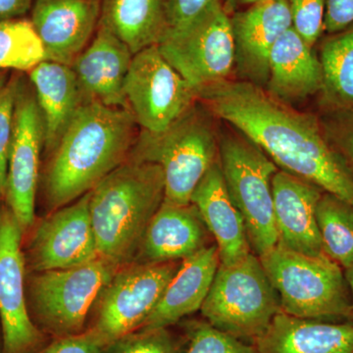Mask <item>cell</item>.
<instances>
[{"label":"cell","mask_w":353,"mask_h":353,"mask_svg":"<svg viewBox=\"0 0 353 353\" xmlns=\"http://www.w3.org/2000/svg\"><path fill=\"white\" fill-rule=\"evenodd\" d=\"M199 101L261 148L281 170L314 183L353 208V175L330 145L320 119L245 81L197 90Z\"/></svg>","instance_id":"1"},{"label":"cell","mask_w":353,"mask_h":353,"mask_svg":"<svg viewBox=\"0 0 353 353\" xmlns=\"http://www.w3.org/2000/svg\"><path fill=\"white\" fill-rule=\"evenodd\" d=\"M137 126L129 109L85 102L51 153L44 173L50 208H64L80 199L124 163L138 136Z\"/></svg>","instance_id":"2"},{"label":"cell","mask_w":353,"mask_h":353,"mask_svg":"<svg viewBox=\"0 0 353 353\" xmlns=\"http://www.w3.org/2000/svg\"><path fill=\"white\" fill-rule=\"evenodd\" d=\"M165 197L159 165L127 159L90 190V212L99 257L131 264Z\"/></svg>","instance_id":"3"},{"label":"cell","mask_w":353,"mask_h":353,"mask_svg":"<svg viewBox=\"0 0 353 353\" xmlns=\"http://www.w3.org/2000/svg\"><path fill=\"white\" fill-rule=\"evenodd\" d=\"M212 115L199 101L164 131L141 130L128 159L159 165L164 174V201L192 203L206 172L219 159V136Z\"/></svg>","instance_id":"4"},{"label":"cell","mask_w":353,"mask_h":353,"mask_svg":"<svg viewBox=\"0 0 353 353\" xmlns=\"http://www.w3.org/2000/svg\"><path fill=\"white\" fill-rule=\"evenodd\" d=\"M259 259L283 312L303 319H353L345 270L326 254L311 256L278 243Z\"/></svg>","instance_id":"5"},{"label":"cell","mask_w":353,"mask_h":353,"mask_svg":"<svg viewBox=\"0 0 353 353\" xmlns=\"http://www.w3.org/2000/svg\"><path fill=\"white\" fill-rule=\"evenodd\" d=\"M201 311L214 328L254 343L282 309L259 257L250 252L234 263H220Z\"/></svg>","instance_id":"6"},{"label":"cell","mask_w":353,"mask_h":353,"mask_svg":"<svg viewBox=\"0 0 353 353\" xmlns=\"http://www.w3.org/2000/svg\"><path fill=\"white\" fill-rule=\"evenodd\" d=\"M219 163L230 197L245 222L252 252L261 256L279 243L272 192L277 165L241 134L219 137Z\"/></svg>","instance_id":"7"},{"label":"cell","mask_w":353,"mask_h":353,"mask_svg":"<svg viewBox=\"0 0 353 353\" xmlns=\"http://www.w3.org/2000/svg\"><path fill=\"white\" fill-rule=\"evenodd\" d=\"M119 269L99 257L73 268L39 272L30 285L34 324L53 339L83 333L90 309Z\"/></svg>","instance_id":"8"},{"label":"cell","mask_w":353,"mask_h":353,"mask_svg":"<svg viewBox=\"0 0 353 353\" xmlns=\"http://www.w3.org/2000/svg\"><path fill=\"white\" fill-rule=\"evenodd\" d=\"M157 46L165 59L196 90L228 80L234 66L230 14L221 0L189 24L165 32Z\"/></svg>","instance_id":"9"},{"label":"cell","mask_w":353,"mask_h":353,"mask_svg":"<svg viewBox=\"0 0 353 353\" xmlns=\"http://www.w3.org/2000/svg\"><path fill=\"white\" fill-rule=\"evenodd\" d=\"M182 260L163 263L132 262L121 267L102 290L97 303L94 330L111 343L141 329L163 296Z\"/></svg>","instance_id":"10"},{"label":"cell","mask_w":353,"mask_h":353,"mask_svg":"<svg viewBox=\"0 0 353 353\" xmlns=\"http://www.w3.org/2000/svg\"><path fill=\"white\" fill-rule=\"evenodd\" d=\"M124 92L138 126L152 132L164 131L199 101L196 88L165 59L157 44L134 54Z\"/></svg>","instance_id":"11"},{"label":"cell","mask_w":353,"mask_h":353,"mask_svg":"<svg viewBox=\"0 0 353 353\" xmlns=\"http://www.w3.org/2000/svg\"><path fill=\"white\" fill-rule=\"evenodd\" d=\"M23 230L10 209L0 212V321L1 353H37L46 334L32 321L26 303Z\"/></svg>","instance_id":"12"},{"label":"cell","mask_w":353,"mask_h":353,"mask_svg":"<svg viewBox=\"0 0 353 353\" xmlns=\"http://www.w3.org/2000/svg\"><path fill=\"white\" fill-rule=\"evenodd\" d=\"M43 148V120L36 94L31 83L19 77L6 197L23 232L34 223L39 154Z\"/></svg>","instance_id":"13"},{"label":"cell","mask_w":353,"mask_h":353,"mask_svg":"<svg viewBox=\"0 0 353 353\" xmlns=\"http://www.w3.org/2000/svg\"><path fill=\"white\" fill-rule=\"evenodd\" d=\"M90 192L71 205L59 208L34 232L30 248L38 272L73 268L99 259L90 212Z\"/></svg>","instance_id":"14"},{"label":"cell","mask_w":353,"mask_h":353,"mask_svg":"<svg viewBox=\"0 0 353 353\" xmlns=\"http://www.w3.org/2000/svg\"><path fill=\"white\" fill-rule=\"evenodd\" d=\"M229 14L236 71L241 81L263 88L272 48L292 27L288 0H259Z\"/></svg>","instance_id":"15"},{"label":"cell","mask_w":353,"mask_h":353,"mask_svg":"<svg viewBox=\"0 0 353 353\" xmlns=\"http://www.w3.org/2000/svg\"><path fill=\"white\" fill-rule=\"evenodd\" d=\"M102 0H34L31 21L50 61L71 66L92 41Z\"/></svg>","instance_id":"16"},{"label":"cell","mask_w":353,"mask_h":353,"mask_svg":"<svg viewBox=\"0 0 353 353\" xmlns=\"http://www.w3.org/2000/svg\"><path fill=\"white\" fill-rule=\"evenodd\" d=\"M132 57L129 46L99 23L94 39L70 66L85 101L128 109L124 87Z\"/></svg>","instance_id":"17"},{"label":"cell","mask_w":353,"mask_h":353,"mask_svg":"<svg viewBox=\"0 0 353 353\" xmlns=\"http://www.w3.org/2000/svg\"><path fill=\"white\" fill-rule=\"evenodd\" d=\"M272 192L279 245L311 256L325 254L316 218L325 192L280 169L272 179Z\"/></svg>","instance_id":"18"},{"label":"cell","mask_w":353,"mask_h":353,"mask_svg":"<svg viewBox=\"0 0 353 353\" xmlns=\"http://www.w3.org/2000/svg\"><path fill=\"white\" fill-rule=\"evenodd\" d=\"M210 236L194 204L163 201L146 228L134 262L155 264L187 259L210 245Z\"/></svg>","instance_id":"19"},{"label":"cell","mask_w":353,"mask_h":353,"mask_svg":"<svg viewBox=\"0 0 353 353\" xmlns=\"http://www.w3.org/2000/svg\"><path fill=\"white\" fill-rule=\"evenodd\" d=\"M253 345L259 353H353V319H303L280 311Z\"/></svg>","instance_id":"20"},{"label":"cell","mask_w":353,"mask_h":353,"mask_svg":"<svg viewBox=\"0 0 353 353\" xmlns=\"http://www.w3.org/2000/svg\"><path fill=\"white\" fill-rule=\"evenodd\" d=\"M192 202L216 241L221 264H232L252 252L240 211L230 197L219 159L192 192Z\"/></svg>","instance_id":"21"},{"label":"cell","mask_w":353,"mask_h":353,"mask_svg":"<svg viewBox=\"0 0 353 353\" xmlns=\"http://www.w3.org/2000/svg\"><path fill=\"white\" fill-rule=\"evenodd\" d=\"M219 265L216 243L183 259L159 303L141 329L168 328L201 310Z\"/></svg>","instance_id":"22"},{"label":"cell","mask_w":353,"mask_h":353,"mask_svg":"<svg viewBox=\"0 0 353 353\" xmlns=\"http://www.w3.org/2000/svg\"><path fill=\"white\" fill-rule=\"evenodd\" d=\"M323 73L313 48L290 28L279 38L269 57L266 92L278 101L290 103L320 94Z\"/></svg>","instance_id":"23"},{"label":"cell","mask_w":353,"mask_h":353,"mask_svg":"<svg viewBox=\"0 0 353 353\" xmlns=\"http://www.w3.org/2000/svg\"><path fill=\"white\" fill-rule=\"evenodd\" d=\"M29 80L43 120V148L52 153L87 101L69 65L44 60L29 72Z\"/></svg>","instance_id":"24"},{"label":"cell","mask_w":353,"mask_h":353,"mask_svg":"<svg viewBox=\"0 0 353 353\" xmlns=\"http://www.w3.org/2000/svg\"><path fill=\"white\" fill-rule=\"evenodd\" d=\"M168 0H102L101 21L132 54L159 43L168 28Z\"/></svg>","instance_id":"25"},{"label":"cell","mask_w":353,"mask_h":353,"mask_svg":"<svg viewBox=\"0 0 353 353\" xmlns=\"http://www.w3.org/2000/svg\"><path fill=\"white\" fill-rule=\"evenodd\" d=\"M319 52L323 110L353 112V25L327 34Z\"/></svg>","instance_id":"26"},{"label":"cell","mask_w":353,"mask_h":353,"mask_svg":"<svg viewBox=\"0 0 353 353\" xmlns=\"http://www.w3.org/2000/svg\"><path fill=\"white\" fill-rule=\"evenodd\" d=\"M323 250L341 268L353 265V208L324 192L316 210Z\"/></svg>","instance_id":"27"},{"label":"cell","mask_w":353,"mask_h":353,"mask_svg":"<svg viewBox=\"0 0 353 353\" xmlns=\"http://www.w3.org/2000/svg\"><path fill=\"white\" fill-rule=\"evenodd\" d=\"M46 58V51L31 21L0 22V71L30 72Z\"/></svg>","instance_id":"28"},{"label":"cell","mask_w":353,"mask_h":353,"mask_svg":"<svg viewBox=\"0 0 353 353\" xmlns=\"http://www.w3.org/2000/svg\"><path fill=\"white\" fill-rule=\"evenodd\" d=\"M185 341L168 328L139 329L118 339L101 353H185Z\"/></svg>","instance_id":"29"},{"label":"cell","mask_w":353,"mask_h":353,"mask_svg":"<svg viewBox=\"0 0 353 353\" xmlns=\"http://www.w3.org/2000/svg\"><path fill=\"white\" fill-rule=\"evenodd\" d=\"M187 350L185 353H259L254 345L224 333L206 321L187 325Z\"/></svg>","instance_id":"30"},{"label":"cell","mask_w":353,"mask_h":353,"mask_svg":"<svg viewBox=\"0 0 353 353\" xmlns=\"http://www.w3.org/2000/svg\"><path fill=\"white\" fill-rule=\"evenodd\" d=\"M19 77H12L0 90V196H6L8 158L14 129Z\"/></svg>","instance_id":"31"},{"label":"cell","mask_w":353,"mask_h":353,"mask_svg":"<svg viewBox=\"0 0 353 353\" xmlns=\"http://www.w3.org/2000/svg\"><path fill=\"white\" fill-rule=\"evenodd\" d=\"M292 28L311 46L321 39L324 32L326 0H288Z\"/></svg>","instance_id":"32"},{"label":"cell","mask_w":353,"mask_h":353,"mask_svg":"<svg viewBox=\"0 0 353 353\" xmlns=\"http://www.w3.org/2000/svg\"><path fill=\"white\" fill-rule=\"evenodd\" d=\"M323 131L353 175V112L324 111Z\"/></svg>","instance_id":"33"},{"label":"cell","mask_w":353,"mask_h":353,"mask_svg":"<svg viewBox=\"0 0 353 353\" xmlns=\"http://www.w3.org/2000/svg\"><path fill=\"white\" fill-rule=\"evenodd\" d=\"M108 345L101 334L87 328L81 334L53 339L37 353H101Z\"/></svg>","instance_id":"34"},{"label":"cell","mask_w":353,"mask_h":353,"mask_svg":"<svg viewBox=\"0 0 353 353\" xmlns=\"http://www.w3.org/2000/svg\"><path fill=\"white\" fill-rule=\"evenodd\" d=\"M220 0H168L167 31L180 29L199 17L209 6ZM224 2L225 0H221Z\"/></svg>","instance_id":"35"},{"label":"cell","mask_w":353,"mask_h":353,"mask_svg":"<svg viewBox=\"0 0 353 353\" xmlns=\"http://www.w3.org/2000/svg\"><path fill=\"white\" fill-rule=\"evenodd\" d=\"M353 25V0H326L324 32L334 34Z\"/></svg>","instance_id":"36"},{"label":"cell","mask_w":353,"mask_h":353,"mask_svg":"<svg viewBox=\"0 0 353 353\" xmlns=\"http://www.w3.org/2000/svg\"><path fill=\"white\" fill-rule=\"evenodd\" d=\"M34 0H0V22L20 19L31 11Z\"/></svg>","instance_id":"37"},{"label":"cell","mask_w":353,"mask_h":353,"mask_svg":"<svg viewBox=\"0 0 353 353\" xmlns=\"http://www.w3.org/2000/svg\"><path fill=\"white\" fill-rule=\"evenodd\" d=\"M256 1H259V0H225L224 6L226 7L228 12L232 13L240 9L241 6L245 7Z\"/></svg>","instance_id":"38"},{"label":"cell","mask_w":353,"mask_h":353,"mask_svg":"<svg viewBox=\"0 0 353 353\" xmlns=\"http://www.w3.org/2000/svg\"><path fill=\"white\" fill-rule=\"evenodd\" d=\"M345 276L347 279L348 288L350 290V296H352V318H353V265L345 269Z\"/></svg>","instance_id":"39"},{"label":"cell","mask_w":353,"mask_h":353,"mask_svg":"<svg viewBox=\"0 0 353 353\" xmlns=\"http://www.w3.org/2000/svg\"><path fill=\"white\" fill-rule=\"evenodd\" d=\"M9 80L10 78H9L8 71H0V90L6 87Z\"/></svg>","instance_id":"40"},{"label":"cell","mask_w":353,"mask_h":353,"mask_svg":"<svg viewBox=\"0 0 353 353\" xmlns=\"http://www.w3.org/2000/svg\"></svg>","instance_id":"41"},{"label":"cell","mask_w":353,"mask_h":353,"mask_svg":"<svg viewBox=\"0 0 353 353\" xmlns=\"http://www.w3.org/2000/svg\"><path fill=\"white\" fill-rule=\"evenodd\" d=\"M0 353H1V352H0Z\"/></svg>","instance_id":"42"}]
</instances>
